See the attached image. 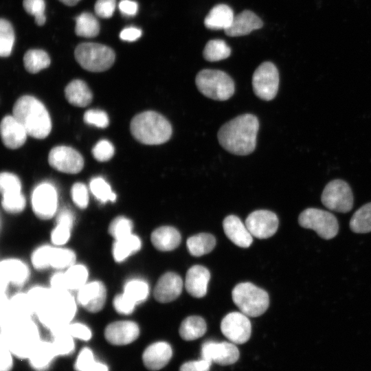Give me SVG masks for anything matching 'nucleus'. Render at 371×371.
Masks as SVG:
<instances>
[{
    "mask_svg": "<svg viewBox=\"0 0 371 371\" xmlns=\"http://www.w3.org/2000/svg\"><path fill=\"white\" fill-rule=\"evenodd\" d=\"M258 129L259 122L254 115H240L221 126L218 132V139L228 152L247 155L256 148Z\"/></svg>",
    "mask_w": 371,
    "mask_h": 371,
    "instance_id": "nucleus-1",
    "label": "nucleus"
},
{
    "mask_svg": "<svg viewBox=\"0 0 371 371\" xmlns=\"http://www.w3.org/2000/svg\"><path fill=\"white\" fill-rule=\"evenodd\" d=\"M78 306L76 297L70 291L51 289L47 300L35 315L38 321L52 331L72 322Z\"/></svg>",
    "mask_w": 371,
    "mask_h": 371,
    "instance_id": "nucleus-2",
    "label": "nucleus"
},
{
    "mask_svg": "<svg viewBox=\"0 0 371 371\" xmlns=\"http://www.w3.org/2000/svg\"><path fill=\"white\" fill-rule=\"evenodd\" d=\"M12 113L28 135L44 139L50 133V116L45 105L37 98L31 95L20 97L14 104Z\"/></svg>",
    "mask_w": 371,
    "mask_h": 371,
    "instance_id": "nucleus-3",
    "label": "nucleus"
},
{
    "mask_svg": "<svg viewBox=\"0 0 371 371\" xmlns=\"http://www.w3.org/2000/svg\"><path fill=\"white\" fill-rule=\"evenodd\" d=\"M131 133L138 142L146 145H159L168 141L172 126L162 115L147 111L136 115L130 124Z\"/></svg>",
    "mask_w": 371,
    "mask_h": 371,
    "instance_id": "nucleus-4",
    "label": "nucleus"
},
{
    "mask_svg": "<svg viewBox=\"0 0 371 371\" xmlns=\"http://www.w3.org/2000/svg\"><path fill=\"white\" fill-rule=\"evenodd\" d=\"M1 337L12 353L21 359H28L41 341L38 326L32 318L15 321L1 328Z\"/></svg>",
    "mask_w": 371,
    "mask_h": 371,
    "instance_id": "nucleus-5",
    "label": "nucleus"
},
{
    "mask_svg": "<svg viewBox=\"0 0 371 371\" xmlns=\"http://www.w3.org/2000/svg\"><path fill=\"white\" fill-rule=\"evenodd\" d=\"M195 82L197 89L203 95L216 100H227L235 91L232 78L220 70L203 69L197 74Z\"/></svg>",
    "mask_w": 371,
    "mask_h": 371,
    "instance_id": "nucleus-6",
    "label": "nucleus"
},
{
    "mask_svg": "<svg viewBox=\"0 0 371 371\" xmlns=\"http://www.w3.org/2000/svg\"><path fill=\"white\" fill-rule=\"evenodd\" d=\"M232 296L240 312L249 317L262 315L269 304L268 293L250 282L237 284L232 290Z\"/></svg>",
    "mask_w": 371,
    "mask_h": 371,
    "instance_id": "nucleus-7",
    "label": "nucleus"
},
{
    "mask_svg": "<svg viewBox=\"0 0 371 371\" xmlns=\"http://www.w3.org/2000/svg\"><path fill=\"white\" fill-rule=\"evenodd\" d=\"M78 64L85 69L100 72L109 69L114 63L115 53L108 46L95 43L79 44L74 52Z\"/></svg>",
    "mask_w": 371,
    "mask_h": 371,
    "instance_id": "nucleus-8",
    "label": "nucleus"
},
{
    "mask_svg": "<svg viewBox=\"0 0 371 371\" xmlns=\"http://www.w3.org/2000/svg\"><path fill=\"white\" fill-rule=\"evenodd\" d=\"M301 227L311 229L324 239H331L338 232L339 224L335 216L329 212L317 208H307L298 217Z\"/></svg>",
    "mask_w": 371,
    "mask_h": 371,
    "instance_id": "nucleus-9",
    "label": "nucleus"
},
{
    "mask_svg": "<svg viewBox=\"0 0 371 371\" xmlns=\"http://www.w3.org/2000/svg\"><path fill=\"white\" fill-rule=\"evenodd\" d=\"M252 87L255 94L260 99L273 100L279 87V73L276 65L271 62L260 64L253 74Z\"/></svg>",
    "mask_w": 371,
    "mask_h": 371,
    "instance_id": "nucleus-10",
    "label": "nucleus"
},
{
    "mask_svg": "<svg viewBox=\"0 0 371 371\" xmlns=\"http://www.w3.org/2000/svg\"><path fill=\"white\" fill-rule=\"evenodd\" d=\"M321 200L328 209L346 213L353 205V196L350 186L341 179L330 181L324 188Z\"/></svg>",
    "mask_w": 371,
    "mask_h": 371,
    "instance_id": "nucleus-11",
    "label": "nucleus"
},
{
    "mask_svg": "<svg viewBox=\"0 0 371 371\" xmlns=\"http://www.w3.org/2000/svg\"><path fill=\"white\" fill-rule=\"evenodd\" d=\"M31 205L34 214L41 220L52 218L58 210V194L50 183L38 184L31 196Z\"/></svg>",
    "mask_w": 371,
    "mask_h": 371,
    "instance_id": "nucleus-12",
    "label": "nucleus"
},
{
    "mask_svg": "<svg viewBox=\"0 0 371 371\" xmlns=\"http://www.w3.org/2000/svg\"><path fill=\"white\" fill-rule=\"evenodd\" d=\"M222 333L231 342L242 344L251 336V325L247 316L243 313L232 312L226 315L221 323Z\"/></svg>",
    "mask_w": 371,
    "mask_h": 371,
    "instance_id": "nucleus-13",
    "label": "nucleus"
},
{
    "mask_svg": "<svg viewBox=\"0 0 371 371\" xmlns=\"http://www.w3.org/2000/svg\"><path fill=\"white\" fill-rule=\"evenodd\" d=\"M107 297L106 286L100 280L87 282L77 291L78 304L89 313H95L104 306Z\"/></svg>",
    "mask_w": 371,
    "mask_h": 371,
    "instance_id": "nucleus-14",
    "label": "nucleus"
},
{
    "mask_svg": "<svg viewBox=\"0 0 371 371\" xmlns=\"http://www.w3.org/2000/svg\"><path fill=\"white\" fill-rule=\"evenodd\" d=\"M48 162L53 168L67 174L78 173L84 166L81 155L66 146L53 148L49 153Z\"/></svg>",
    "mask_w": 371,
    "mask_h": 371,
    "instance_id": "nucleus-15",
    "label": "nucleus"
},
{
    "mask_svg": "<svg viewBox=\"0 0 371 371\" xmlns=\"http://www.w3.org/2000/svg\"><path fill=\"white\" fill-rule=\"evenodd\" d=\"M30 274L27 265L22 260L15 258L2 260L0 263L1 293H6L10 284L16 286L24 285Z\"/></svg>",
    "mask_w": 371,
    "mask_h": 371,
    "instance_id": "nucleus-16",
    "label": "nucleus"
},
{
    "mask_svg": "<svg viewBox=\"0 0 371 371\" xmlns=\"http://www.w3.org/2000/svg\"><path fill=\"white\" fill-rule=\"evenodd\" d=\"M201 358L220 366H229L236 363L240 352L232 342L205 341L201 349Z\"/></svg>",
    "mask_w": 371,
    "mask_h": 371,
    "instance_id": "nucleus-17",
    "label": "nucleus"
},
{
    "mask_svg": "<svg viewBox=\"0 0 371 371\" xmlns=\"http://www.w3.org/2000/svg\"><path fill=\"white\" fill-rule=\"evenodd\" d=\"M278 224L276 214L265 210L251 212L245 220V225L251 234L260 239L272 236L276 232Z\"/></svg>",
    "mask_w": 371,
    "mask_h": 371,
    "instance_id": "nucleus-18",
    "label": "nucleus"
},
{
    "mask_svg": "<svg viewBox=\"0 0 371 371\" xmlns=\"http://www.w3.org/2000/svg\"><path fill=\"white\" fill-rule=\"evenodd\" d=\"M139 335L138 324L131 320H120L110 323L104 330L106 341L112 345L124 346L136 340Z\"/></svg>",
    "mask_w": 371,
    "mask_h": 371,
    "instance_id": "nucleus-19",
    "label": "nucleus"
},
{
    "mask_svg": "<svg viewBox=\"0 0 371 371\" xmlns=\"http://www.w3.org/2000/svg\"><path fill=\"white\" fill-rule=\"evenodd\" d=\"M182 288L183 280L181 277L175 273L168 272L157 280L153 295L157 302L167 303L177 298L181 293Z\"/></svg>",
    "mask_w": 371,
    "mask_h": 371,
    "instance_id": "nucleus-20",
    "label": "nucleus"
},
{
    "mask_svg": "<svg viewBox=\"0 0 371 371\" xmlns=\"http://www.w3.org/2000/svg\"><path fill=\"white\" fill-rule=\"evenodd\" d=\"M0 129L2 142L8 148H18L26 141L27 133L13 115L2 119Z\"/></svg>",
    "mask_w": 371,
    "mask_h": 371,
    "instance_id": "nucleus-21",
    "label": "nucleus"
},
{
    "mask_svg": "<svg viewBox=\"0 0 371 371\" xmlns=\"http://www.w3.org/2000/svg\"><path fill=\"white\" fill-rule=\"evenodd\" d=\"M172 350L166 341H157L149 345L144 351L142 360L145 367L152 371L166 366L171 359Z\"/></svg>",
    "mask_w": 371,
    "mask_h": 371,
    "instance_id": "nucleus-22",
    "label": "nucleus"
},
{
    "mask_svg": "<svg viewBox=\"0 0 371 371\" xmlns=\"http://www.w3.org/2000/svg\"><path fill=\"white\" fill-rule=\"evenodd\" d=\"M210 278L209 270L202 265H194L186 273L185 286L192 296L202 297L205 295Z\"/></svg>",
    "mask_w": 371,
    "mask_h": 371,
    "instance_id": "nucleus-23",
    "label": "nucleus"
},
{
    "mask_svg": "<svg viewBox=\"0 0 371 371\" xmlns=\"http://www.w3.org/2000/svg\"><path fill=\"white\" fill-rule=\"evenodd\" d=\"M224 232L227 238L240 247H249L253 241L252 235L238 217L227 216L223 222Z\"/></svg>",
    "mask_w": 371,
    "mask_h": 371,
    "instance_id": "nucleus-24",
    "label": "nucleus"
},
{
    "mask_svg": "<svg viewBox=\"0 0 371 371\" xmlns=\"http://www.w3.org/2000/svg\"><path fill=\"white\" fill-rule=\"evenodd\" d=\"M262 20L253 12L244 10L234 16L231 25L225 30L229 36H240L262 27Z\"/></svg>",
    "mask_w": 371,
    "mask_h": 371,
    "instance_id": "nucleus-25",
    "label": "nucleus"
},
{
    "mask_svg": "<svg viewBox=\"0 0 371 371\" xmlns=\"http://www.w3.org/2000/svg\"><path fill=\"white\" fill-rule=\"evenodd\" d=\"M181 234L177 229L170 226H161L153 231L150 240L153 245L161 251L176 249L181 243Z\"/></svg>",
    "mask_w": 371,
    "mask_h": 371,
    "instance_id": "nucleus-26",
    "label": "nucleus"
},
{
    "mask_svg": "<svg viewBox=\"0 0 371 371\" xmlns=\"http://www.w3.org/2000/svg\"><path fill=\"white\" fill-rule=\"evenodd\" d=\"M234 14L232 9L225 4L213 7L204 20L205 26L210 30H227L232 24Z\"/></svg>",
    "mask_w": 371,
    "mask_h": 371,
    "instance_id": "nucleus-27",
    "label": "nucleus"
},
{
    "mask_svg": "<svg viewBox=\"0 0 371 371\" xmlns=\"http://www.w3.org/2000/svg\"><path fill=\"white\" fill-rule=\"evenodd\" d=\"M65 95L67 101L72 105L85 107L89 104L93 99L92 93L87 85L81 80L71 81L65 89Z\"/></svg>",
    "mask_w": 371,
    "mask_h": 371,
    "instance_id": "nucleus-28",
    "label": "nucleus"
},
{
    "mask_svg": "<svg viewBox=\"0 0 371 371\" xmlns=\"http://www.w3.org/2000/svg\"><path fill=\"white\" fill-rule=\"evenodd\" d=\"M141 247L140 238L133 233L124 238L114 240L112 246V256L115 262H122L139 251Z\"/></svg>",
    "mask_w": 371,
    "mask_h": 371,
    "instance_id": "nucleus-29",
    "label": "nucleus"
},
{
    "mask_svg": "<svg viewBox=\"0 0 371 371\" xmlns=\"http://www.w3.org/2000/svg\"><path fill=\"white\" fill-rule=\"evenodd\" d=\"M56 356L52 343L41 340L28 359L33 368L41 370L47 368Z\"/></svg>",
    "mask_w": 371,
    "mask_h": 371,
    "instance_id": "nucleus-30",
    "label": "nucleus"
},
{
    "mask_svg": "<svg viewBox=\"0 0 371 371\" xmlns=\"http://www.w3.org/2000/svg\"><path fill=\"white\" fill-rule=\"evenodd\" d=\"M207 330L206 322L203 318L193 315L186 317L181 324L179 333L186 341H193L202 337Z\"/></svg>",
    "mask_w": 371,
    "mask_h": 371,
    "instance_id": "nucleus-31",
    "label": "nucleus"
},
{
    "mask_svg": "<svg viewBox=\"0 0 371 371\" xmlns=\"http://www.w3.org/2000/svg\"><path fill=\"white\" fill-rule=\"evenodd\" d=\"M69 291H78L89 282V269L83 264L74 263L64 271Z\"/></svg>",
    "mask_w": 371,
    "mask_h": 371,
    "instance_id": "nucleus-32",
    "label": "nucleus"
},
{
    "mask_svg": "<svg viewBox=\"0 0 371 371\" xmlns=\"http://www.w3.org/2000/svg\"><path fill=\"white\" fill-rule=\"evenodd\" d=\"M187 247L191 255L201 256L213 250L216 240L213 235L201 233L190 236L187 240Z\"/></svg>",
    "mask_w": 371,
    "mask_h": 371,
    "instance_id": "nucleus-33",
    "label": "nucleus"
},
{
    "mask_svg": "<svg viewBox=\"0 0 371 371\" xmlns=\"http://www.w3.org/2000/svg\"><path fill=\"white\" fill-rule=\"evenodd\" d=\"M100 25L97 19L89 12H82L76 18V34L85 38L98 36Z\"/></svg>",
    "mask_w": 371,
    "mask_h": 371,
    "instance_id": "nucleus-34",
    "label": "nucleus"
},
{
    "mask_svg": "<svg viewBox=\"0 0 371 371\" xmlns=\"http://www.w3.org/2000/svg\"><path fill=\"white\" fill-rule=\"evenodd\" d=\"M50 58L47 53L42 49H30L24 55L23 63L25 69L36 74L45 69L50 65Z\"/></svg>",
    "mask_w": 371,
    "mask_h": 371,
    "instance_id": "nucleus-35",
    "label": "nucleus"
},
{
    "mask_svg": "<svg viewBox=\"0 0 371 371\" xmlns=\"http://www.w3.org/2000/svg\"><path fill=\"white\" fill-rule=\"evenodd\" d=\"M122 292L138 305L147 299L149 285L142 279L133 278L126 282Z\"/></svg>",
    "mask_w": 371,
    "mask_h": 371,
    "instance_id": "nucleus-36",
    "label": "nucleus"
},
{
    "mask_svg": "<svg viewBox=\"0 0 371 371\" xmlns=\"http://www.w3.org/2000/svg\"><path fill=\"white\" fill-rule=\"evenodd\" d=\"M75 252L64 246L53 245L51 256V268L56 271H65L76 263Z\"/></svg>",
    "mask_w": 371,
    "mask_h": 371,
    "instance_id": "nucleus-37",
    "label": "nucleus"
},
{
    "mask_svg": "<svg viewBox=\"0 0 371 371\" xmlns=\"http://www.w3.org/2000/svg\"><path fill=\"white\" fill-rule=\"evenodd\" d=\"M67 325L51 331L54 338L52 343L57 356L66 355L74 351V338L67 332Z\"/></svg>",
    "mask_w": 371,
    "mask_h": 371,
    "instance_id": "nucleus-38",
    "label": "nucleus"
},
{
    "mask_svg": "<svg viewBox=\"0 0 371 371\" xmlns=\"http://www.w3.org/2000/svg\"><path fill=\"white\" fill-rule=\"evenodd\" d=\"M350 227L355 233L371 232V203L363 205L354 213L350 221Z\"/></svg>",
    "mask_w": 371,
    "mask_h": 371,
    "instance_id": "nucleus-39",
    "label": "nucleus"
},
{
    "mask_svg": "<svg viewBox=\"0 0 371 371\" xmlns=\"http://www.w3.org/2000/svg\"><path fill=\"white\" fill-rule=\"evenodd\" d=\"M230 54V47L221 39L209 41L203 49V57L211 62L224 60L228 58Z\"/></svg>",
    "mask_w": 371,
    "mask_h": 371,
    "instance_id": "nucleus-40",
    "label": "nucleus"
},
{
    "mask_svg": "<svg viewBox=\"0 0 371 371\" xmlns=\"http://www.w3.org/2000/svg\"><path fill=\"white\" fill-rule=\"evenodd\" d=\"M89 187L92 194L101 203L114 202L116 200V194L112 190L110 185L102 177L92 179Z\"/></svg>",
    "mask_w": 371,
    "mask_h": 371,
    "instance_id": "nucleus-41",
    "label": "nucleus"
},
{
    "mask_svg": "<svg viewBox=\"0 0 371 371\" xmlns=\"http://www.w3.org/2000/svg\"><path fill=\"white\" fill-rule=\"evenodd\" d=\"M14 32L11 23L1 19L0 21V55L8 57L10 55L14 43Z\"/></svg>",
    "mask_w": 371,
    "mask_h": 371,
    "instance_id": "nucleus-42",
    "label": "nucleus"
},
{
    "mask_svg": "<svg viewBox=\"0 0 371 371\" xmlns=\"http://www.w3.org/2000/svg\"><path fill=\"white\" fill-rule=\"evenodd\" d=\"M133 224L128 218L120 216L115 218L109 225V233L114 240L124 238L133 234Z\"/></svg>",
    "mask_w": 371,
    "mask_h": 371,
    "instance_id": "nucleus-43",
    "label": "nucleus"
},
{
    "mask_svg": "<svg viewBox=\"0 0 371 371\" xmlns=\"http://www.w3.org/2000/svg\"><path fill=\"white\" fill-rule=\"evenodd\" d=\"M53 245H43L32 253L31 263L36 270H45L51 267V256Z\"/></svg>",
    "mask_w": 371,
    "mask_h": 371,
    "instance_id": "nucleus-44",
    "label": "nucleus"
},
{
    "mask_svg": "<svg viewBox=\"0 0 371 371\" xmlns=\"http://www.w3.org/2000/svg\"><path fill=\"white\" fill-rule=\"evenodd\" d=\"M1 205L7 212L17 214L21 212L25 209L26 200L21 192L2 195Z\"/></svg>",
    "mask_w": 371,
    "mask_h": 371,
    "instance_id": "nucleus-45",
    "label": "nucleus"
},
{
    "mask_svg": "<svg viewBox=\"0 0 371 371\" xmlns=\"http://www.w3.org/2000/svg\"><path fill=\"white\" fill-rule=\"evenodd\" d=\"M1 195L21 192V183L19 177L10 172H3L0 175Z\"/></svg>",
    "mask_w": 371,
    "mask_h": 371,
    "instance_id": "nucleus-46",
    "label": "nucleus"
},
{
    "mask_svg": "<svg viewBox=\"0 0 371 371\" xmlns=\"http://www.w3.org/2000/svg\"><path fill=\"white\" fill-rule=\"evenodd\" d=\"M23 5L26 12L34 16L35 22L38 25L41 26L45 24L46 17L44 0H23Z\"/></svg>",
    "mask_w": 371,
    "mask_h": 371,
    "instance_id": "nucleus-47",
    "label": "nucleus"
},
{
    "mask_svg": "<svg viewBox=\"0 0 371 371\" xmlns=\"http://www.w3.org/2000/svg\"><path fill=\"white\" fill-rule=\"evenodd\" d=\"M32 306L36 312L44 304L51 293L50 287L43 286H34L30 288L27 292Z\"/></svg>",
    "mask_w": 371,
    "mask_h": 371,
    "instance_id": "nucleus-48",
    "label": "nucleus"
},
{
    "mask_svg": "<svg viewBox=\"0 0 371 371\" xmlns=\"http://www.w3.org/2000/svg\"><path fill=\"white\" fill-rule=\"evenodd\" d=\"M71 196L74 203L80 209H86L89 205V192L84 183H74L71 190Z\"/></svg>",
    "mask_w": 371,
    "mask_h": 371,
    "instance_id": "nucleus-49",
    "label": "nucleus"
},
{
    "mask_svg": "<svg viewBox=\"0 0 371 371\" xmlns=\"http://www.w3.org/2000/svg\"><path fill=\"white\" fill-rule=\"evenodd\" d=\"M72 228L67 225L56 223L50 234L52 243L54 246H65L69 240Z\"/></svg>",
    "mask_w": 371,
    "mask_h": 371,
    "instance_id": "nucleus-50",
    "label": "nucleus"
},
{
    "mask_svg": "<svg viewBox=\"0 0 371 371\" xmlns=\"http://www.w3.org/2000/svg\"><path fill=\"white\" fill-rule=\"evenodd\" d=\"M136 306L123 292L117 294L113 300V308L120 315H128L133 313Z\"/></svg>",
    "mask_w": 371,
    "mask_h": 371,
    "instance_id": "nucleus-51",
    "label": "nucleus"
},
{
    "mask_svg": "<svg viewBox=\"0 0 371 371\" xmlns=\"http://www.w3.org/2000/svg\"><path fill=\"white\" fill-rule=\"evenodd\" d=\"M115 152L113 144L106 139L99 141L92 149L93 157L98 161H106L111 159Z\"/></svg>",
    "mask_w": 371,
    "mask_h": 371,
    "instance_id": "nucleus-52",
    "label": "nucleus"
},
{
    "mask_svg": "<svg viewBox=\"0 0 371 371\" xmlns=\"http://www.w3.org/2000/svg\"><path fill=\"white\" fill-rule=\"evenodd\" d=\"M83 120L87 124L102 128L107 127L109 124L107 114L104 111L98 109L87 111L84 114Z\"/></svg>",
    "mask_w": 371,
    "mask_h": 371,
    "instance_id": "nucleus-53",
    "label": "nucleus"
},
{
    "mask_svg": "<svg viewBox=\"0 0 371 371\" xmlns=\"http://www.w3.org/2000/svg\"><path fill=\"white\" fill-rule=\"evenodd\" d=\"M95 361L92 350L86 347L80 352L74 368L77 371H89Z\"/></svg>",
    "mask_w": 371,
    "mask_h": 371,
    "instance_id": "nucleus-54",
    "label": "nucleus"
},
{
    "mask_svg": "<svg viewBox=\"0 0 371 371\" xmlns=\"http://www.w3.org/2000/svg\"><path fill=\"white\" fill-rule=\"evenodd\" d=\"M66 328L74 338L83 341H88L91 338V329L81 322H71L67 326Z\"/></svg>",
    "mask_w": 371,
    "mask_h": 371,
    "instance_id": "nucleus-55",
    "label": "nucleus"
},
{
    "mask_svg": "<svg viewBox=\"0 0 371 371\" xmlns=\"http://www.w3.org/2000/svg\"><path fill=\"white\" fill-rule=\"evenodd\" d=\"M116 0H97L94 10L96 15L108 19L113 16L115 9Z\"/></svg>",
    "mask_w": 371,
    "mask_h": 371,
    "instance_id": "nucleus-56",
    "label": "nucleus"
},
{
    "mask_svg": "<svg viewBox=\"0 0 371 371\" xmlns=\"http://www.w3.org/2000/svg\"><path fill=\"white\" fill-rule=\"evenodd\" d=\"M13 355L5 341L1 337L0 344V371H10L12 368Z\"/></svg>",
    "mask_w": 371,
    "mask_h": 371,
    "instance_id": "nucleus-57",
    "label": "nucleus"
},
{
    "mask_svg": "<svg viewBox=\"0 0 371 371\" xmlns=\"http://www.w3.org/2000/svg\"><path fill=\"white\" fill-rule=\"evenodd\" d=\"M212 363L202 358L199 360L189 361L183 363L179 371H210Z\"/></svg>",
    "mask_w": 371,
    "mask_h": 371,
    "instance_id": "nucleus-58",
    "label": "nucleus"
},
{
    "mask_svg": "<svg viewBox=\"0 0 371 371\" xmlns=\"http://www.w3.org/2000/svg\"><path fill=\"white\" fill-rule=\"evenodd\" d=\"M56 220V223L63 224L72 228L75 218L71 210L65 207L57 212Z\"/></svg>",
    "mask_w": 371,
    "mask_h": 371,
    "instance_id": "nucleus-59",
    "label": "nucleus"
},
{
    "mask_svg": "<svg viewBox=\"0 0 371 371\" xmlns=\"http://www.w3.org/2000/svg\"><path fill=\"white\" fill-rule=\"evenodd\" d=\"M49 287L54 290H68L64 271H56L53 273L49 279Z\"/></svg>",
    "mask_w": 371,
    "mask_h": 371,
    "instance_id": "nucleus-60",
    "label": "nucleus"
},
{
    "mask_svg": "<svg viewBox=\"0 0 371 371\" xmlns=\"http://www.w3.org/2000/svg\"><path fill=\"white\" fill-rule=\"evenodd\" d=\"M118 7L120 12L125 16H135L138 10V4L132 0H121Z\"/></svg>",
    "mask_w": 371,
    "mask_h": 371,
    "instance_id": "nucleus-61",
    "label": "nucleus"
},
{
    "mask_svg": "<svg viewBox=\"0 0 371 371\" xmlns=\"http://www.w3.org/2000/svg\"><path fill=\"white\" fill-rule=\"evenodd\" d=\"M142 34V32L140 29L135 27H128L121 31L120 37L123 41L132 42L137 40Z\"/></svg>",
    "mask_w": 371,
    "mask_h": 371,
    "instance_id": "nucleus-62",
    "label": "nucleus"
},
{
    "mask_svg": "<svg viewBox=\"0 0 371 371\" xmlns=\"http://www.w3.org/2000/svg\"><path fill=\"white\" fill-rule=\"evenodd\" d=\"M89 371H109V369L104 363L96 361Z\"/></svg>",
    "mask_w": 371,
    "mask_h": 371,
    "instance_id": "nucleus-63",
    "label": "nucleus"
},
{
    "mask_svg": "<svg viewBox=\"0 0 371 371\" xmlns=\"http://www.w3.org/2000/svg\"><path fill=\"white\" fill-rule=\"evenodd\" d=\"M63 4L69 6H73L77 4L80 0H59Z\"/></svg>",
    "mask_w": 371,
    "mask_h": 371,
    "instance_id": "nucleus-64",
    "label": "nucleus"
}]
</instances>
